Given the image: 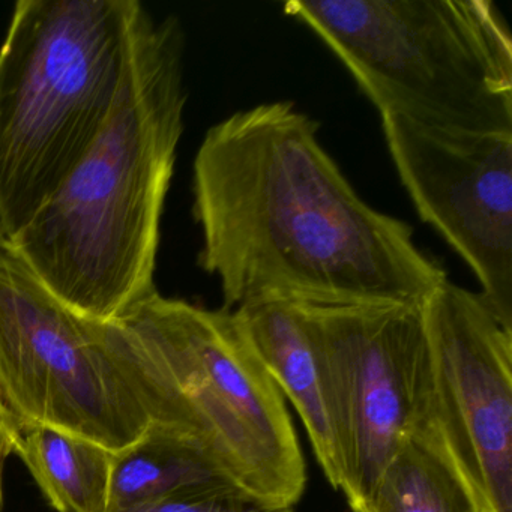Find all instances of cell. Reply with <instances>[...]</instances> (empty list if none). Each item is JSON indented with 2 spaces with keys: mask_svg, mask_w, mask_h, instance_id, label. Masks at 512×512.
I'll return each instance as SVG.
<instances>
[{
  "mask_svg": "<svg viewBox=\"0 0 512 512\" xmlns=\"http://www.w3.org/2000/svg\"><path fill=\"white\" fill-rule=\"evenodd\" d=\"M0 418L43 425L121 454L151 413L127 335L59 299L0 242Z\"/></svg>",
  "mask_w": 512,
  "mask_h": 512,
  "instance_id": "obj_6",
  "label": "cell"
},
{
  "mask_svg": "<svg viewBox=\"0 0 512 512\" xmlns=\"http://www.w3.org/2000/svg\"><path fill=\"white\" fill-rule=\"evenodd\" d=\"M109 512H295V506L277 505L227 482H215L187 493L122 506Z\"/></svg>",
  "mask_w": 512,
  "mask_h": 512,
  "instance_id": "obj_14",
  "label": "cell"
},
{
  "mask_svg": "<svg viewBox=\"0 0 512 512\" xmlns=\"http://www.w3.org/2000/svg\"><path fill=\"white\" fill-rule=\"evenodd\" d=\"M301 305L340 452V491L355 511L424 418L422 304Z\"/></svg>",
  "mask_w": 512,
  "mask_h": 512,
  "instance_id": "obj_7",
  "label": "cell"
},
{
  "mask_svg": "<svg viewBox=\"0 0 512 512\" xmlns=\"http://www.w3.org/2000/svg\"><path fill=\"white\" fill-rule=\"evenodd\" d=\"M380 115L512 131V37L493 0H292Z\"/></svg>",
  "mask_w": 512,
  "mask_h": 512,
  "instance_id": "obj_5",
  "label": "cell"
},
{
  "mask_svg": "<svg viewBox=\"0 0 512 512\" xmlns=\"http://www.w3.org/2000/svg\"><path fill=\"white\" fill-rule=\"evenodd\" d=\"M178 17L134 14L106 125L55 196L5 244L74 310L118 322L158 292L161 218L184 134Z\"/></svg>",
  "mask_w": 512,
  "mask_h": 512,
  "instance_id": "obj_2",
  "label": "cell"
},
{
  "mask_svg": "<svg viewBox=\"0 0 512 512\" xmlns=\"http://www.w3.org/2000/svg\"><path fill=\"white\" fill-rule=\"evenodd\" d=\"M4 241H5L4 232H2V227H0V242H4Z\"/></svg>",
  "mask_w": 512,
  "mask_h": 512,
  "instance_id": "obj_16",
  "label": "cell"
},
{
  "mask_svg": "<svg viewBox=\"0 0 512 512\" xmlns=\"http://www.w3.org/2000/svg\"><path fill=\"white\" fill-rule=\"evenodd\" d=\"M11 454H14V433L0 418V512H4L5 461Z\"/></svg>",
  "mask_w": 512,
  "mask_h": 512,
  "instance_id": "obj_15",
  "label": "cell"
},
{
  "mask_svg": "<svg viewBox=\"0 0 512 512\" xmlns=\"http://www.w3.org/2000/svg\"><path fill=\"white\" fill-rule=\"evenodd\" d=\"M292 101L209 128L193 166L199 266L224 310L259 299L313 305L424 304L448 280L406 221L368 205Z\"/></svg>",
  "mask_w": 512,
  "mask_h": 512,
  "instance_id": "obj_1",
  "label": "cell"
},
{
  "mask_svg": "<svg viewBox=\"0 0 512 512\" xmlns=\"http://www.w3.org/2000/svg\"><path fill=\"white\" fill-rule=\"evenodd\" d=\"M215 482L226 481L196 451L149 428L140 442L116 457L109 511L187 493Z\"/></svg>",
  "mask_w": 512,
  "mask_h": 512,
  "instance_id": "obj_13",
  "label": "cell"
},
{
  "mask_svg": "<svg viewBox=\"0 0 512 512\" xmlns=\"http://www.w3.org/2000/svg\"><path fill=\"white\" fill-rule=\"evenodd\" d=\"M139 0H20L0 47L5 241L55 196L118 97Z\"/></svg>",
  "mask_w": 512,
  "mask_h": 512,
  "instance_id": "obj_4",
  "label": "cell"
},
{
  "mask_svg": "<svg viewBox=\"0 0 512 512\" xmlns=\"http://www.w3.org/2000/svg\"><path fill=\"white\" fill-rule=\"evenodd\" d=\"M152 427L196 451L220 478L295 506L307 467L289 410L233 310L151 298L118 320Z\"/></svg>",
  "mask_w": 512,
  "mask_h": 512,
  "instance_id": "obj_3",
  "label": "cell"
},
{
  "mask_svg": "<svg viewBox=\"0 0 512 512\" xmlns=\"http://www.w3.org/2000/svg\"><path fill=\"white\" fill-rule=\"evenodd\" d=\"M383 136L416 212L478 280L512 332V131H469L382 115Z\"/></svg>",
  "mask_w": 512,
  "mask_h": 512,
  "instance_id": "obj_9",
  "label": "cell"
},
{
  "mask_svg": "<svg viewBox=\"0 0 512 512\" xmlns=\"http://www.w3.org/2000/svg\"><path fill=\"white\" fill-rule=\"evenodd\" d=\"M14 454L58 512H109L118 454L56 428L28 425L14 433Z\"/></svg>",
  "mask_w": 512,
  "mask_h": 512,
  "instance_id": "obj_12",
  "label": "cell"
},
{
  "mask_svg": "<svg viewBox=\"0 0 512 512\" xmlns=\"http://www.w3.org/2000/svg\"><path fill=\"white\" fill-rule=\"evenodd\" d=\"M353 512H481L469 484L427 418L419 419Z\"/></svg>",
  "mask_w": 512,
  "mask_h": 512,
  "instance_id": "obj_11",
  "label": "cell"
},
{
  "mask_svg": "<svg viewBox=\"0 0 512 512\" xmlns=\"http://www.w3.org/2000/svg\"><path fill=\"white\" fill-rule=\"evenodd\" d=\"M428 344L424 418L481 512H512V332L478 292L446 280L422 304Z\"/></svg>",
  "mask_w": 512,
  "mask_h": 512,
  "instance_id": "obj_8",
  "label": "cell"
},
{
  "mask_svg": "<svg viewBox=\"0 0 512 512\" xmlns=\"http://www.w3.org/2000/svg\"><path fill=\"white\" fill-rule=\"evenodd\" d=\"M233 311L257 358L298 410L326 479L340 490V452L304 308L287 299H259Z\"/></svg>",
  "mask_w": 512,
  "mask_h": 512,
  "instance_id": "obj_10",
  "label": "cell"
}]
</instances>
